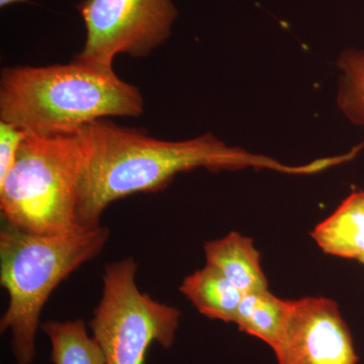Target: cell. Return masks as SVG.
Returning <instances> with one entry per match:
<instances>
[{"label":"cell","instance_id":"6da1fadb","mask_svg":"<svg viewBox=\"0 0 364 364\" xmlns=\"http://www.w3.org/2000/svg\"><path fill=\"white\" fill-rule=\"evenodd\" d=\"M81 132L85 159L79 184L77 222L85 228L100 226L105 210L117 200L136 193H157L183 172L254 168L311 174L318 170L316 162L284 164L228 146L212 134L188 140H161L143 129L122 126L109 119L86 124Z\"/></svg>","mask_w":364,"mask_h":364},{"label":"cell","instance_id":"7a4b0ae2","mask_svg":"<svg viewBox=\"0 0 364 364\" xmlns=\"http://www.w3.org/2000/svg\"><path fill=\"white\" fill-rule=\"evenodd\" d=\"M144 111L140 88L114 66L74 57L69 63L7 66L0 73V121L26 133H74L97 119Z\"/></svg>","mask_w":364,"mask_h":364},{"label":"cell","instance_id":"3957f363","mask_svg":"<svg viewBox=\"0 0 364 364\" xmlns=\"http://www.w3.org/2000/svg\"><path fill=\"white\" fill-rule=\"evenodd\" d=\"M109 239L105 226L78 227L66 233L38 234L2 222L0 284L9 306L0 332H9L18 364H33L41 314L53 291L72 273L95 259Z\"/></svg>","mask_w":364,"mask_h":364},{"label":"cell","instance_id":"277c9868","mask_svg":"<svg viewBox=\"0 0 364 364\" xmlns=\"http://www.w3.org/2000/svg\"><path fill=\"white\" fill-rule=\"evenodd\" d=\"M85 159L82 132L26 133L13 166L0 181L2 222L38 234L80 227L79 184Z\"/></svg>","mask_w":364,"mask_h":364},{"label":"cell","instance_id":"5b68a950","mask_svg":"<svg viewBox=\"0 0 364 364\" xmlns=\"http://www.w3.org/2000/svg\"><path fill=\"white\" fill-rule=\"evenodd\" d=\"M134 258L109 263L102 274V298L90 322L105 364H144L153 343L170 348L181 313L144 294L136 286Z\"/></svg>","mask_w":364,"mask_h":364},{"label":"cell","instance_id":"8992f818","mask_svg":"<svg viewBox=\"0 0 364 364\" xmlns=\"http://www.w3.org/2000/svg\"><path fill=\"white\" fill-rule=\"evenodd\" d=\"M85 28L79 59L112 66L119 55L146 58L171 35L177 18L172 0H81Z\"/></svg>","mask_w":364,"mask_h":364},{"label":"cell","instance_id":"52a82bcc","mask_svg":"<svg viewBox=\"0 0 364 364\" xmlns=\"http://www.w3.org/2000/svg\"><path fill=\"white\" fill-rule=\"evenodd\" d=\"M279 364H356L348 326L331 299L291 301L289 317L274 349Z\"/></svg>","mask_w":364,"mask_h":364},{"label":"cell","instance_id":"ba28073f","mask_svg":"<svg viewBox=\"0 0 364 364\" xmlns=\"http://www.w3.org/2000/svg\"><path fill=\"white\" fill-rule=\"evenodd\" d=\"M205 264L215 268L242 294L268 289L260 264V254L252 239L231 232L221 239L205 244Z\"/></svg>","mask_w":364,"mask_h":364},{"label":"cell","instance_id":"9c48e42d","mask_svg":"<svg viewBox=\"0 0 364 364\" xmlns=\"http://www.w3.org/2000/svg\"><path fill=\"white\" fill-rule=\"evenodd\" d=\"M318 247L346 259L364 257V193H353L312 232Z\"/></svg>","mask_w":364,"mask_h":364},{"label":"cell","instance_id":"30bf717a","mask_svg":"<svg viewBox=\"0 0 364 364\" xmlns=\"http://www.w3.org/2000/svg\"><path fill=\"white\" fill-rule=\"evenodd\" d=\"M179 291L205 317L235 323L244 294L219 270L205 264L188 275Z\"/></svg>","mask_w":364,"mask_h":364},{"label":"cell","instance_id":"8fae6325","mask_svg":"<svg viewBox=\"0 0 364 364\" xmlns=\"http://www.w3.org/2000/svg\"><path fill=\"white\" fill-rule=\"evenodd\" d=\"M291 301L275 296L268 289L244 294L235 324L239 330L260 339L274 349L289 317Z\"/></svg>","mask_w":364,"mask_h":364},{"label":"cell","instance_id":"7c38bea8","mask_svg":"<svg viewBox=\"0 0 364 364\" xmlns=\"http://www.w3.org/2000/svg\"><path fill=\"white\" fill-rule=\"evenodd\" d=\"M51 343L54 364H105L104 355L81 320L49 321L41 325Z\"/></svg>","mask_w":364,"mask_h":364},{"label":"cell","instance_id":"4fadbf2b","mask_svg":"<svg viewBox=\"0 0 364 364\" xmlns=\"http://www.w3.org/2000/svg\"><path fill=\"white\" fill-rule=\"evenodd\" d=\"M338 66L342 71L339 107L352 123L364 124V51L345 52Z\"/></svg>","mask_w":364,"mask_h":364},{"label":"cell","instance_id":"5bb4252c","mask_svg":"<svg viewBox=\"0 0 364 364\" xmlns=\"http://www.w3.org/2000/svg\"><path fill=\"white\" fill-rule=\"evenodd\" d=\"M26 132L14 124L0 121V181L13 166Z\"/></svg>","mask_w":364,"mask_h":364},{"label":"cell","instance_id":"9a60e30c","mask_svg":"<svg viewBox=\"0 0 364 364\" xmlns=\"http://www.w3.org/2000/svg\"><path fill=\"white\" fill-rule=\"evenodd\" d=\"M28 1V0H0V7L4 9V7L13 6V4H25Z\"/></svg>","mask_w":364,"mask_h":364},{"label":"cell","instance_id":"2e32d148","mask_svg":"<svg viewBox=\"0 0 364 364\" xmlns=\"http://www.w3.org/2000/svg\"><path fill=\"white\" fill-rule=\"evenodd\" d=\"M359 262L363 263V264L364 265V257L361 258V259L359 260Z\"/></svg>","mask_w":364,"mask_h":364}]
</instances>
